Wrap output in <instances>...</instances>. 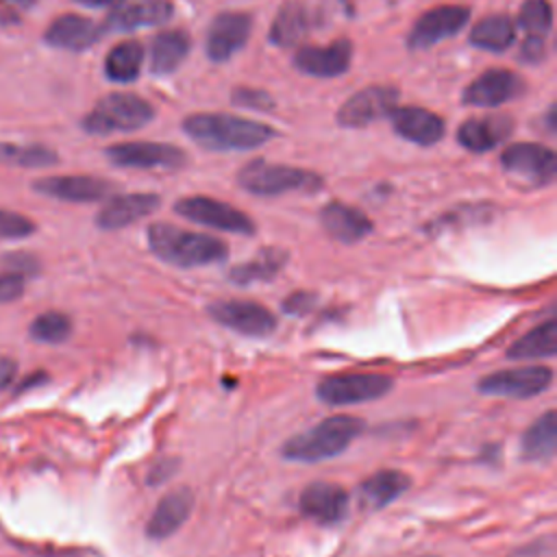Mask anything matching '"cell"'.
<instances>
[{
  "label": "cell",
  "instance_id": "74e56055",
  "mask_svg": "<svg viewBox=\"0 0 557 557\" xmlns=\"http://www.w3.org/2000/svg\"><path fill=\"white\" fill-rule=\"evenodd\" d=\"M231 100L237 107H246V109H255V111H272L274 109L272 96L257 87H235L231 94Z\"/></svg>",
  "mask_w": 557,
  "mask_h": 557
},
{
  "label": "cell",
  "instance_id": "ab89813d",
  "mask_svg": "<svg viewBox=\"0 0 557 557\" xmlns=\"http://www.w3.org/2000/svg\"><path fill=\"white\" fill-rule=\"evenodd\" d=\"M24 294V276L13 272H0V302L17 300Z\"/></svg>",
  "mask_w": 557,
  "mask_h": 557
},
{
  "label": "cell",
  "instance_id": "8992f818",
  "mask_svg": "<svg viewBox=\"0 0 557 557\" xmlns=\"http://www.w3.org/2000/svg\"><path fill=\"white\" fill-rule=\"evenodd\" d=\"M394 387V381L387 374L376 372H352V374H331L324 376L315 394L322 403L342 407V405H357L368 403L385 396Z\"/></svg>",
  "mask_w": 557,
  "mask_h": 557
},
{
  "label": "cell",
  "instance_id": "7402d4cb",
  "mask_svg": "<svg viewBox=\"0 0 557 557\" xmlns=\"http://www.w3.org/2000/svg\"><path fill=\"white\" fill-rule=\"evenodd\" d=\"M513 131L509 115L470 117L457 128V141L470 152H487L505 141Z\"/></svg>",
  "mask_w": 557,
  "mask_h": 557
},
{
  "label": "cell",
  "instance_id": "f6af8a7d",
  "mask_svg": "<svg viewBox=\"0 0 557 557\" xmlns=\"http://www.w3.org/2000/svg\"><path fill=\"white\" fill-rule=\"evenodd\" d=\"M176 466L170 461V459H165V461H157V466H154V470L150 472V483H161V481H165L168 479V474L174 470Z\"/></svg>",
  "mask_w": 557,
  "mask_h": 557
},
{
  "label": "cell",
  "instance_id": "9a60e30c",
  "mask_svg": "<svg viewBox=\"0 0 557 557\" xmlns=\"http://www.w3.org/2000/svg\"><path fill=\"white\" fill-rule=\"evenodd\" d=\"M298 507L302 516L318 524H337L346 518L348 492L337 483L315 481L300 492Z\"/></svg>",
  "mask_w": 557,
  "mask_h": 557
},
{
  "label": "cell",
  "instance_id": "4dcf8cb0",
  "mask_svg": "<svg viewBox=\"0 0 557 557\" xmlns=\"http://www.w3.org/2000/svg\"><path fill=\"white\" fill-rule=\"evenodd\" d=\"M513 39H516V26L507 15L483 17L470 30V44L490 52L507 50L513 44Z\"/></svg>",
  "mask_w": 557,
  "mask_h": 557
},
{
  "label": "cell",
  "instance_id": "f1b7e54d",
  "mask_svg": "<svg viewBox=\"0 0 557 557\" xmlns=\"http://www.w3.org/2000/svg\"><path fill=\"white\" fill-rule=\"evenodd\" d=\"M189 52V37L183 30H163L152 39L150 70L154 74L174 72Z\"/></svg>",
  "mask_w": 557,
  "mask_h": 557
},
{
  "label": "cell",
  "instance_id": "836d02e7",
  "mask_svg": "<svg viewBox=\"0 0 557 557\" xmlns=\"http://www.w3.org/2000/svg\"><path fill=\"white\" fill-rule=\"evenodd\" d=\"M518 26L527 33V37L546 39L553 26V9L548 0H524L518 13Z\"/></svg>",
  "mask_w": 557,
  "mask_h": 557
},
{
  "label": "cell",
  "instance_id": "e575fe53",
  "mask_svg": "<svg viewBox=\"0 0 557 557\" xmlns=\"http://www.w3.org/2000/svg\"><path fill=\"white\" fill-rule=\"evenodd\" d=\"M0 161L22 168H44L57 163V152L46 146H13V144H0Z\"/></svg>",
  "mask_w": 557,
  "mask_h": 557
},
{
  "label": "cell",
  "instance_id": "c3c4849f",
  "mask_svg": "<svg viewBox=\"0 0 557 557\" xmlns=\"http://www.w3.org/2000/svg\"><path fill=\"white\" fill-rule=\"evenodd\" d=\"M424 557H435V555H424Z\"/></svg>",
  "mask_w": 557,
  "mask_h": 557
},
{
  "label": "cell",
  "instance_id": "1f68e13d",
  "mask_svg": "<svg viewBox=\"0 0 557 557\" xmlns=\"http://www.w3.org/2000/svg\"><path fill=\"white\" fill-rule=\"evenodd\" d=\"M141 61H144V48L139 41L135 39L120 41L109 50L104 59V74L113 83H131L139 76Z\"/></svg>",
  "mask_w": 557,
  "mask_h": 557
},
{
  "label": "cell",
  "instance_id": "277c9868",
  "mask_svg": "<svg viewBox=\"0 0 557 557\" xmlns=\"http://www.w3.org/2000/svg\"><path fill=\"white\" fill-rule=\"evenodd\" d=\"M154 117V109L148 100L115 91L107 94L96 102V107L85 115L83 128L94 135H109V133H124L135 131L139 126H146Z\"/></svg>",
  "mask_w": 557,
  "mask_h": 557
},
{
  "label": "cell",
  "instance_id": "b9f144b4",
  "mask_svg": "<svg viewBox=\"0 0 557 557\" xmlns=\"http://www.w3.org/2000/svg\"><path fill=\"white\" fill-rule=\"evenodd\" d=\"M544 39L540 37H527L522 48H520V59L522 61H529V63H537L540 59H544Z\"/></svg>",
  "mask_w": 557,
  "mask_h": 557
},
{
  "label": "cell",
  "instance_id": "9c48e42d",
  "mask_svg": "<svg viewBox=\"0 0 557 557\" xmlns=\"http://www.w3.org/2000/svg\"><path fill=\"white\" fill-rule=\"evenodd\" d=\"M500 163L507 174L518 176L531 185H546L555 178V152L544 144L520 141L503 150Z\"/></svg>",
  "mask_w": 557,
  "mask_h": 557
},
{
  "label": "cell",
  "instance_id": "83f0119b",
  "mask_svg": "<svg viewBox=\"0 0 557 557\" xmlns=\"http://www.w3.org/2000/svg\"><path fill=\"white\" fill-rule=\"evenodd\" d=\"M555 448H557V420H555V411L548 409L524 431L520 440V455L527 461H546L555 455Z\"/></svg>",
  "mask_w": 557,
  "mask_h": 557
},
{
  "label": "cell",
  "instance_id": "f35d334b",
  "mask_svg": "<svg viewBox=\"0 0 557 557\" xmlns=\"http://www.w3.org/2000/svg\"><path fill=\"white\" fill-rule=\"evenodd\" d=\"M2 265H4V272H13L20 276H30V274H37V270H39V261L26 252L7 255L2 259Z\"/></svg>",
  "mask_w": 557,
  "mask_h": 557
},
{
  "label": "cell",
  "instance_id": "7a4b0ae2",
  "mask_svg": "<svg viewBox=\"0 0 557 557\" xmlns=\"http://www.w3.org/2000/svg\"><path fill=\"white\" fill-rule=\"evenodd\" d=\"M148 246L165 263L176 268H200L226 259L228 248L222 239L205 233L185 231L165 222L148 226Z\"/></svg>",
  "mask_w": 557,
  "mask_h": 557
},
{
  "label": "cell",
  "instance_id": "5bb4252c",
  "mask_svg": "<svg viewBox=\"0 0 557 557\" xmlns=\"http://www.w3.org/2000/svg\"><path fill=\"white\" fill-rule=\"evenodd\" d=\"M524 89V81L503 67H492L485 70L481 76H476L466 89H463V104L472 107H498L516 96H520Z\"/></svg>",
  "mask_w": 557,
  "mask_h": 557
},
{
  "label": "cell",
  "instance_id": "ba28073f",
  "mask_svg": "<svg viewBox=\"0 0 557 557\" xmlns=\"http://www.w3.org/2000/svg\"><path fill=\"white\" fill-rule=\"evenodd\" d=\"M553 383V370L546 366H524L487 374L479 381V392L505 398H533Z\"/></svg>",
  "mask_w": 557,
  "mask_h": 557
},
{
  "label": "cell",
  "instance_id": "7dc6e473",
  "mask_svg": "<svg viewBox=\"0 0 557 557\" xmlns=\"http://www.w3.org/2000/svg\"><path fill=\"white\" fill-rule=\"evenodd\" d=\"M4 7H17V9H26L30 4H35V0H0Z\"/></svg>",
  "mask_w": 557,
  "mask_h": 557
},
{
  "label": "cell",
  "instance_id": "60d3db41",
  "mask_svg": "<svg viewBox=\"0 0 557 557\" xmlns=\"http://www.w3.org/2000/svg\"><path fill=\"white\" fill-rule=\"evenodd\" d=\"M315 298L311 294H305V292H298V294H292L285 302H283V309L292 315H302L307 313L311 307H313Z\"/></svg>",
  "mask_w": 557,
  "mask_h": 557
},
{
  "label": "cell",
  "instance_id": "d6986e66",
  "mask_svg": "<svg viewBox=\"0 0 557 557\" xmlns=\"http://www.w3.org/2000/svg\"><path fill=\"white\" fill-rule=\"evenodd\" d=\"M39 194L67 200V202H94L102 200L111 191V183L85 176V174H72V176H48L33 185Z\"/></svg>",
  "mask_w": 557,
  "mask_h": 557
},
{
  "label": "cell",
  "instance_id": "8fae6325",
  "mask_svg": "<svg viewBox=\"0 0 557 557\" xmlns=\"http://www.w3.org/2000/svg\"><path fill=\"white\" fill-rule=\"evenodd\" d=\"M470 20V9L459 4H442L422 13L409 30L407 46L411 50H426L455 33H459Z\"/></svg>",
  "mask_w": 557,
  "mask_h": 557
},
{
  "label": "cell",
  "instance_id": "f546056e",
  "mask_svg": "<svg viewBox=\"0 0 557 557\" xmlns=\"http://www.w3.org/2000/svg\"><path fill=\"white\" fill-rule=\"evenodd\" d=\"M557 352V322L546 320L544 324L531 329L507 350L509 359H546Z\"/></svg>",
  "mask_w": 557,
  "mask_h": 557
},
{
  "label": "cell",
  "instance_id": "bcb514c9",
  "mask_svg": "<svg viewBox=\"0 0 557 557\" xmlns=\"http://www.w3.org/2000/svg\"><path fill=\"white\" fill-rule=\"evenodd\" d=\"M76 2L85 7H113L117 0H76Z\"/></svg>",
  "mask_w": 557,
  "mask_h": 557
},
{
  "label": "cell",
  "instance_id": "ffe728a7",
  "mask_svg": "<svg viewBox=\"0 0 557 557\" xmlns=\"http://www.w3.org/2000/svg\"><path fill=\"white\" fill-rule=\"evenodd\" d=\"M389 117L400 137L420 146H431L444 135V120L422 107H394Z\"/></svg>",
  "mask_w": 557,
  "mask_h": 557
},
{
  "label": "cell",
  "instance_id": "484cf974",
  "mask_svg": "<svg viewBox=\"0 0 557 557\" xmlns=\"http://www.w3.org/2000/svg\"><path fill=\"white\" fill-rule=\"evenodd\" d=\"M409 487V476L400 470H379L372 476H368L359 485V505L366 511H376L387 507L392 500H396L403 492Z\"/></svg>",
  "mask_w": 557,
  "mask_h": 557
},
{
  "label": "cell",
  "instance_id": "ac0fdd59",
  "mask_svg": "<svg viewBox=\"0 0 557 557\" xmlns=\"http://www.w3.org/2000/svg\"><path fill=\"white\" fill-rule=\"evenodd\" d=\"M172 15L170 0H117L107 15V30H135L144 26H157Z\"/></svg>",
  "mask_w": 557,
  "mask_h": 557
},
{
  "label": "cell",
  "instance_id": "4316f807",
  "mask_svg": "<svg viewBox=\"0 0 557 557\" xmlns=\"http://www.w3.org/2000/svg\"><path fill=\"white\" fill-rule=\"evenodd\" d=\"M309 28V11L300 0H285L270 26V41L281 48L296 46Z\"/></svg>",
  "mask_w": 557,
  "mask_h": 557
},
{
  "label": "cell",
  "instance_id": "7bdbcfd3",
  "mask_svg": "<svg viewBox=\"0 0 557 557\" xmlns=\"http://www.w3.org/2000/svg\"><path fill=\"white\" fill-rule=\"evenodd\" d=\"M513 557H553V540L546 537V540L533 542V544L520 548Z\"/></svg>",
  "mask_w": 557,
  "mask_h": 557
},
{
  "label": "cell",
  "instance_id": "d6a6232c",
  "mask_svg": "<svg viewBox=\"0 0 557 557\" xmlns=\"http://www.w3.org/2000/svg\"><path fill=\"white\" fill-rule=\"evenodd\" d=\"M283 261H285L283 250L268 248V250L259 252L255 259H250L248 263L235 265L231 270V281H235L239 285H250V283H257V281H270L281 270Z\"/></svg>",
  "mask_w": 557,
  "mask_h": 557
},
{
  "label": "cell",
  "instance_id": "cb8c5ba5",
  "mask_svg": "<svg viewBox=\"0 0 557 557\" xmlns=\"http://www.w3.org/2000/svg\"><path fill=\"white\" fill-rule=\"evenodd\" d=\"M194 507V494L187 487H178L165 494L159 505L154 507L148 524L146 535L152 540H165L181 529Z\"/></svg>",
  "mask_w": 557,
  "mask_h": 557
},
{
  "label": "cell",
  "instance_id": "d590c367",
  "mask_svg": "<svg viewBox=\"0 0 557 557\" xmlns=\"http://www.w3.org/2000/svg\"><path fill=\"white\" fill-rule=\"evenodd\" d=\"M72 322L65 313L59 311H46L37 315L30 324V337L44 344H61L70 337Z\"/></svg>",
  "mask_w": 557,
  "mask_h": 557
},
{
  "label": "cell",
  "instance_id": "e0dca14e",
  "mask_svg": "<svg viewBox=\"0 0 557 557\" xmlns=\"http://www.w3.org/2000/svg\"><path fill=\"white\" fill-rule=\"evenodd\" d=\"M352 44L348 39H337L326 46H305L294 54V65L298 72L331 78L339 76L350 67Z\"/></svg>",
  "mask_w": 557,
  "mask_h": 557
},
{
  "label": "cell",
  "instance_id": "8d00e7d4",
  "mask_svg": "<svg viewBox=\"0 0 557 557\" xmlns=\"http://www.w3.org/2000/svg\"><path fill=\"white\" fill-rule=\"evenodd\" d=\"M35 231V224L15 211L0 209V239H22Z\"/></svg>",
  "mask_w": 557,
  "mask_h": 557
},
{
  "label": "cell",
  "instance_id": "7c38bea8",
  "mask_svg": "<svg viewBox=\"0 0 557 557\" xmlns=\"http://www.w3.org/2000/svg\"><path fill=\"white\" fill-rule=\"evenodd\" d=\"M209 315L246 337H265L276 329V318L263 305L250 300H218L209 307Z\"/></svg>",
  "mask_w": 557,
  "mask_h": 557
},
{
  "label": "cell",
  "instance_id": "3957f363",
  "mask_svg": "<svg viewBox=\"0 0 557 557\" xmlns=\"http://www.w3.org/2000/svg\"><path fill=\"white\" fill-rule=\"evenodd\" d=\"M366 429V422L357 416H331L311 426L305 433L289 437L283 446V457L302 463H315L344 453Z\"/></svg>",
  "mask_w": 557,
  "mask_h": 557
},
{
  "label": "cell",
  "instance_id": "6da1fadb",
  "mask_svg": "<svg viewBox=\"0 0 557 557\" xmlns=\"http://www.w3.org/2000/svg\"><path fill=\"white\" fill-rule=\"evenodd\" d=\"M183 131L209 150H252L268 144L276 131L263 122L231 113H194L183 120Z\"/></svg>",
  "mask_w": 557,
  "mask_h": 557
},
{
  "label": "cell",
  "instance_id": "2e32d148",
  "mask_svg": "<svg viewBox=\"0 0 557 557\" xmlns=\"http://www.w3.org/2000/svg\"><path fill=\"white\" fill-rule=\"evenodd\" d=\"M252 28V20L246 13L228 11L213 17L209 30L205 50L211 61H226L231 59L246 41Z\"/></svg>",
  "mask_w": 557,
  "mask_h": 557
},
{
  "label": "cell",
  "instance_id": "ee69618b",
  "mask_svg": "<svg viewBox=\"0 0 557 557\" xmlns=\"http://www.w3.org/2000/svg\"><path fill=\"white\" fill-rule=\"evenodd\" d=\"M15 374H17V363L11 357L0 355V389L9 387L15 379Z\"/></svg>",
  "mask_w": 557,
  "mask_h": 557
},
{
  "label": "cell",
  "instance_id": "52a82bcc",
  "mask_svg": "<svg viewBox=\"0 0 557 557\" xmlns=\"http://www.w3.org/2000/svg\"><path fill=\"white\" fill-rule=\"evenodd\" d=\"M174 211L191 222L218 228V231H226V233H235V235H252L255 233V222L239 209H235L233 205L220 202L215 198H207V196H187L181 198L174 205Z\"/></svg>",
  "mask_w": 557,
  "mask_h": 557
},
{
  "label": "cell",
  "instance_id": "44dd1931",
  "mask_svg": "<svg viewBox=\"0 0 557 557\" xmlns=\"http://www.w3.org/2000/svg\"><path fill=\"white\" fill-rule=\"evenodd\" d=\"M102 35V26H98L96 22L76 15V13H65L59 15L46 30V41L54 48L61 50H72V52H81L89 46H94Z\"/></svg>",
  "mask_w": 557,
  "mask_h": 557
},
{
  "label": "cell",
  "instance_id": "30bf717a",
  "mask_svg": "<svg viewBox=\"0 0 557 557\" xmlns=\"http://www.w3.org/2000/svg\"><path fill=\"white\" fill-rule=\"evenodd\" d=\"M111 163L120 168H141V170H176L187 157L178 146L154 144V141H126L115 144L104 150Z\"/></svg>",
  "mask_w": 557,
  "mask_h": 557
},
{
  "label": "cell",
  "instance_id": "d4e9b609",
  "mask_svg": "<svg viewBox=\"0 0 557 557\" xmlns=\"http://www.w3.org/2000/svg\"><path fill=\"white\" fill-rule=\"evenodd\" d=\"M320 222L324 231L342 242V244H355L370 235L372 222L366 213H361L355 207H348L344 202H329L320 211Z\"/></svg>",
  "mask_w": 557,
  "mask_h": 557
},
{
  "label": "cell",
  "instance_id": "5b68a950",
  "mask_svg": "<svg viewBox=\"0 0 557 557\" xmlns=\"http://www.w3.org/2000/svg\"><path fill=\"white\" fill-rule=\"evenodd\" d=\"M239 187L255 196H278L287 191H315L322 187V178L315 172L268 163L255 159L246 163L237 174Z\"/></svg>",
  "mask_w": 557,
  "mask_h": 557
},
{
  "label": "cell",
  "instance_id": "4fadbf2b",
  "mask_svg": "<svg viewBox=\"0 0 557 557\" xmlns=\"http://www.w3.org/2000/svg\"><path fill=\"white\" fill-rule=\"evenodd\" d=\"M398 102V89L389 85H370L352 94L337 111V122L348 128L368 126L389 115Z\"/></svg>",
  "mask_w": 557,
  "mask_h": 557
},
{
  "label": "cell",
  "instance_id": "603a6c76",
  "mask_svg": "<svg viewBox=\"0 0 557 557\" xmlns=\"http://www.w3.org/2000/svg\"><path fill=\"white\" fill-rule=\"evenodd\" d=\"M161 205V198L157 194H122L111 198L100 213L96 215V222L100 228L115 231L124 228L139 218L150 215Z\"/></svg>",
  "mask_w": 557,
  "mask_h": 557
}]
</instances>
